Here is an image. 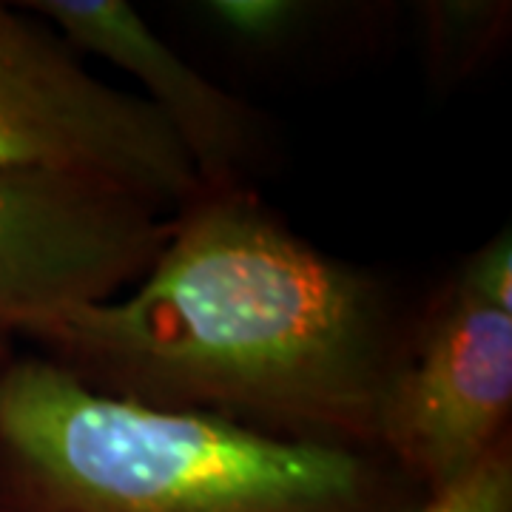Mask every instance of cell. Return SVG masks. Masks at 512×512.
I'll return each mask as SVG.
<instances>
[{
    "label": "cell",
    "instance_id": "cell-4",
    "mask_svg": "<svg viewBox=\"0 0 512 512\" xmlns=\"http://www.w3.org/2000/svg\"><path fill=\"white\" fill-rule=\"evenodd\" d=\"M512 424V311L456 274L404 336L376 453L424 495L470 476Z\"/></svg>",
    "mask_w": 512,
    "mask_h": 512
},
{
    "label": "cell",
    "instance_id": "cell-8",
    "mask_svg": "<svg viewBox=\"0 0 512 512\" xmlns=\"http://www.w3.org/2000/svg\"><path fill=\"white\" fill-rule=\"evenodd\" d=\"M200 18L242 52L282 55L319 35L330 12L308 0H208Z\"/></svg>",
    "mask_w": 512,
    "mask_h": 512
},
{
    "label": "cell",
    "instance_id": "cell-11",
    "mask_svg": "<svg viewBox=\"0 0 512 512\" xmlns=\"http://www.w3.org/2000/svg\"><path fill=\"white\" fill-rule=\"evenodd\" d=\"M15 350H18V342H15L9 333H3V330H0V367L6 365V362L15 356Z\"/></svg>",
    "mask_w": 512,
    "mask_h": 512
},
{
    "label": "cell",
    "instance_id": "cell-6",
    "mask_svg": "<svg viewBox=\"0 0 512 512\" xmlns=\"http://www.w3.org/2000/svg\"><path fill=\"white\" fill-rule=\"evenodd\" d=\"M72 46L128 74L194 165L202 191L251 188L265 157L268 126L237 94L188 63L148 20L123 0H32L23 3Z\"/></svg>",
    "mask_w": 512,
    "mask_h": 512
},
{
    "label": "cell",
    "instance_id": "cell-5",
    "mask_svg": "<svg viewBox=\"0 0 512 512\" xmlns=\"http://www.w3.org/2000/svg\"><path fill=\"white\" fill-rule=\"evenodd\" d=\"M174 214L109 185L0 171V330L103 302L146 274Z\"/></svg>",
    "mask_w": 512,
    "mask_h": 512
},
{
    "label": "cell",
    "instance_id": "cell-2",
    "mask_svg": "<svg viewBox=\"0 0 512 512\" xmlns=\"http://www.w3.org/2000/svg\"><path fill=\"white\" fill-rule=\"evenodd\" d=\"M379 453L100 396L37 353L0 367V512H416Z\"/></svg>",
    "mask_w": 512,
    "mask_h": 512
},
{
    "label": "cell",
    "instance_id": "cell-1",
    "mask_svg": "<svg viewBox=\"0 0 512 512\" xmlns=\"http://www.w3.org/2000/svg\"><path fill=\"white\" fill-rule=\"evenodd\" d=\"M404 336L382 282L231 188L177 211L131 288L32 322L15 342L109 399L376 453Z\"/></svg>",
    "mask_w": 512,
    "mask_h": 512
},
{
    "label": "cell",
    "instance_id": "cell-9",
    "mask_svg": "<svg viewBox=\"0 0 512 512\" xmlns=\"http://www.w3.org/2000/svg\"><path fill=\"white\" fill-rule=\"evenodd\" d=\"M416 512H512V436L501 441L470 476L427 495Z\"/></svg>",
    "mask_w": 512,
    "mask_h": 512
},
{
    "label": "cell",
    "instance_id": "cell-10",
    "mask_svg": "<svg viewBox=\"0 0 512 512\" xmlns=\"http://www.w3.org/2000/svg\"><path fill=\"white\" fill-rule=\"evenodd\" d=\"M458 274L464 276L484 299L498 308L512 311V237L510 228L498 231L490 242H484L476 254H470Z\"/></svg>",
    "mask_w": 512,
    "mask_h": 512
},
{
    "label": "cell",
    "instance_id": "cell-3",
    "mask_svg": "<svg viewBox=\"0 0 512 512\" xmlns=\"http://www.w3.org/2000/svg\"><path fill=\"white\" fill-rule=\"evenodd\" d=\"M0 171L92 180L165 214L202 194L194 165L140 94L100 80L49 23L3 3Z\"/></svg>",
    "mask_w": 512,
    "mask_h": 512
},
{
    "label": "cell",
    "instance_id": "cell-7",
    "mask_svg": "<svg viewBox=\"0 0 512 512\" xmlns=\"http://www.w3.org/2000/svg\"><path fill=\"white\" fill-rule=\"evenodd\" d=\"M510 3L498 0H433L421 3L424 55L436 80L473 74L493 57L510 32Z\"/></svg>",
    "mask_w": 512,
    "mask_h": 512
}]
</instances>
